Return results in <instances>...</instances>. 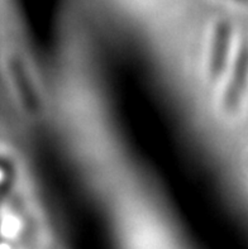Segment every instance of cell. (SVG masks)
<instances>
[{
    "mask_svg": "<svg viewBox=\"0 0 248 249\" xmlns=\"http://www.w3.org/2000/svg\"><path fill=\"white\" fill-rule=\"evenodd\" d=\"M232 41V25L227 20H222L214 29L211 42L210 58H209V75L213 80L222 76L229 56Z\"/></svg>",
    "mask_w": 248,
    "mask_h": 249,
    "instance_id": "cell-2",
    "label": "cell"
},
{
    "mask_svg": "<svg viewBox=\"0 0 248 249\" xmlns=\"http://www.w3.org/2000/svg\"><path fill=\"white\" fill-rule=\"evenodd\" d=\"M237 1H239V3H248V0H237Z\"/></svg>",
    "mask_w": 248,
    "mask_h": 249,
    "instance_id": "cell-3",
    "label": "cell"
},
{
    "mask_svg": "<svg viewBox=\"0 0 248 249\" xmlns=\"http://www.w3.org/2000/svg\"><path fill=\"white\" fill-rule=\"evenodd\" d=\"M248 84V44L243 43L238 51L234 65H233L232 75L229 84L227 86L224 94L223 105L228 111L236 110L241 104L245 90Z\"/></svg>",
    "mask_w": 248,
    "mask_h": 249,
    "instance_id": "cell-1",
    "label": "cell"
}]
</instances>
